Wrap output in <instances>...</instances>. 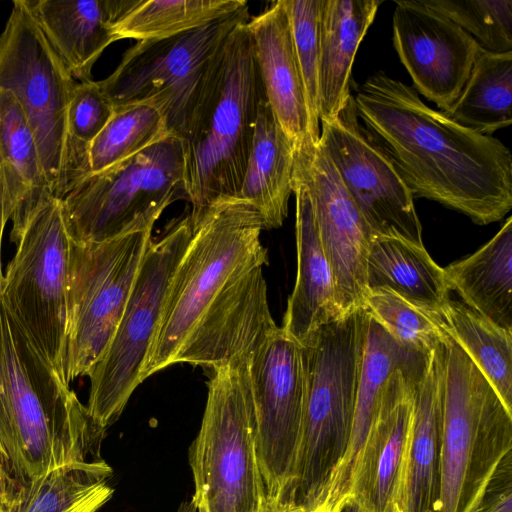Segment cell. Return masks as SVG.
<instances>
[{
    "label": "cell",
    "instance_id": "1",
    "mask_svg": "<svg viewBox=\"0 0 512 512\" xmlns=\"http://www.w3.org/2000/svg\"><path fill=\"white\" fill-rule=\"evenodd\" d=\"M360 121L390 157L415 198L457 210L480 225L512 208V155L426 105L417 91L378 71L353 95Z\"/></svg>",
    "mask_w": 512,
    "mask_h": 512
},
{
    "label": "cell",
    "instance_id": "2",
    "mask_svg": "<svg viewBox=\"0 0 512 512\" xmlns=\"http://www.w3.org/2000/svg\"><path fill=\"white\" fill-rule=\"evenodd\" d=\"M106 430L0 303V456L19 486L102 459Z\"/></svg>",
    "mask_w": 512,
    "mask_h": 512
},
{
    "label": "cell",
    "instance_id": "3",
    "mask_svg": "<svg viewBox=\"0 0 512 512\" xmlns=\"http://www.w3.org/2000/svg\"><path fill=\"white\" fill-rule=\"evenodd\" d=\"M247 22L231 32L212 59L180 136L182 190L192 206L191 222L218 200L238 197L266 100Z\"/></svg>",
    "mask_w": 512,
    "mask_h": 512
},
{
    "label": "cell",
    "instance_id": "4",
    "mask_svg": "<svg viewBox=\"0 0 512 512\" xmlns=\"http://www.w3.org/2000/svg\"><path fill=\"white\" fill-rule=\"evenodd\" d=\"M360 307L328 322L300 345L305 408L295 484L289 505L313 512L348 447L368 333Z\"/></svg>",
    "mask_w": 512,
    "mask_h": 512
},
{
    "label": "cell",
    "instance_id": "5",
    "mask_svg": "<svg viewBox=\"0 0 512 512\" xmlns=\"http://www.w3.org/2000/svg\"><path fill=\"white\" fill-rule=\"evenodd\" d=\"M191 223L192 237L170 281L142 381L173 365L198 320L229 283L268 262L260 240L264 220L249 202L218 200Z\"/></svg>",
    "mask_w": 512,
    "mask_h": 512
},
{
    "label": "cell",
    "instance_id": "6",
    "mask_svg": "<svg viewBox=\"0 0 512 512\" xmlns=\"http://www.w3.org/2000/svg\"><path fill=\"white\" fill-rule=\"evenodd\" d=\"M442 436L436 512H475L505 457L512 453V413L466 353L441 344Z\"/></svg>",
    "mask_w": 512,
    "mask_h": 512
},
{
    "label": "cell",
    "instance_id": "7",
    "mask_svg": "<svg viewBox=\"0 0 512 512\" xmlns=\"http://www.w3.org/2000/svg\"><path fill=\"white\" fill-rule=\"evenodd\" d=\"M213 371L201 426L188 452L192 499L205 512H263L268 502L247 363Z\"/></svg>",
    "mask_w": 512,
    "mask_h": 512
},
{
    "label": "cell",
    "instance_id": "8",
    "mask_svg": "<svg viewBox=\"0 0 512 512\" xmlns=\"http://www.w3.org/2000/svg\"><path fill=\"white\" fill-rule=\"evenodd\" d=\"M181 138L168 134L136 155L82 179L61 200L70 239L103 242L152 230L182 189Z\"/></svg>",
    "mask_w": 512,
    "mask_h": 512
},
{
    "label": "cell",
    "instance_id": "9",
    "mask_svg": "<svg viewBox=\"0 0 512 512\" xmlns=\"http://www.w3.org/2000/svg\"><path fill=\"white\" fill-rule=\"evenodd\" d=\"M191 237L192 223L187 215L171 222L160 239L150 241L118 326L87 375L90 389L86 407L105 429L118 420L143 382L167 290Z\"/></svg>",
    "mask_w": 512,
    "mask_h": 512
},
{
    "label": "cell",
    "instance_id": "10",
    "mask_svg": "<svg viewBox=\"0 0 512 512\" xmlns=\"http://www.w3.org/2000/svg\"><path fill=\"white\" fill-rule=\"evenodd\" d=\"M248 17L246 6L186 32L137 41L98 84L114 109L140 103L155 106L169 132L180 137L212 59Z\"/></svg>",
    "mask_w": 512,
    "mask_h": 512
},
{
    "label": "cell",
    "instance_id": "11",
    "mask_svg": "<svg viewBox=\"0 0 512 512\" xmlns=\"http://www.w3.org/2000/svg\"><path fill=\"white\" fill-rule=\"evenodd\" d=\"M152 230L103 242L71 239L64 376L70 386L104 353L124 312Z\"/></svg>",
    "mask_w": 512,
    "mask_h": 512
},
{
    "label": "cell",
    "instance_id": "12",
    "mask_svg": "<svg viewBox=\"0 0 512 512\" xmlns=\"http://www.w3.org/2000/svg\"><path fill=\"white\" fill-rule=\"evenodd\" d=\"M16 244L3 276L2 303L67 385L64 360L71 240L59 199L52 197L34 213Z\"/></svg>",
    "mask_w": 512,
    "mask_h": 512
},
{
    "label": "cell",
    "instance_id": "13",
    "mask_svg": "<svg viewBox=\"0 0 512 512\" xmlns=\"http://www.w3.org/2000/svg\"><path fill=\"white\" fill-rule=\"evenodd\" d=\"M77 83L24 1L14 0L0 34V89L18 101L59 200L65 195L67 110Z\"/></svg>",
    "mask_w": 512,
    "mask_h": 512
},
{
    "label": "cell",
    "instance_id": "14",
    "mask_svg": "<svg viewBox=\"0 0 512 512\" xmlns=\"http://www.w3.org/2000/svg\"><path fill=\"white\" fill-rule=\"evenodd\" d=\"M247 371L268 506L289 507L305 408L302 347L278 327L253 352Z\"/></svg>",
    "mask_w": 512,
    "mask_h": 512
},
{
    "label": "cell",
    "instance_id": "15",
    "mask_svg": "<svg viewBox=\"0 0 512 512\" xmlns=\"http://www.w3.org/2000/svg\"><path fill=\"white\" fill-rule=\"evenodd\" d=\"M320 123L319 143L374 237L424 247L414 197L360 121L353 94L334 116Z\"/></svg>",
    "mask_w": 512,
    "mask_h": 512
},
{
    "label": "cell",
    "instance_id": "16",
    "mask_svg": "<svg viewBox=\"0 0 512 512\" xmlns=\"http://www.w3.org/2000/svg\"><path fill=\"white\" fill-rule=\"evenodd\" d=\"M294 169L308 187L337 304L344 316L364 306L366 264L374 235L319 141L295 152Z\"/></svg>",
    "mask_w": 512,
    "mask_h": 512
},
{
    "label": "cell",
    "instance_id": "17",
    "mask_svg": "<svg viewBox=\"0 0 512 512\" xmlns=\"http://www.w3.org/2000/svg\"><path fill=\"white\" fill-rule=\"evenodd\" d=\"M393 45L413 88L448 111L461 93L479 44L423 0L395 1Z\"/></svg>",
    "mask_w": 512,
    "mask_h": 512
},
{
    "label": "cell",
    "instance_id": "18",
    "mask_svg": "<svg viewBox=\"0 0 512 512\" xmlns=\"http://www.w3.org/2000/svg\"><path fill=\"white\" fill-rule=\"evenodd\" d=\"M263 266L229 283L198 320L174 358L213 370L248 362L278 326L268 304Z\"/></svg>",
    "mask_w": 512,
    "mask_h": 512
},
{
    "label": "cell",
    "instance_id": "19",
    "mask_svg": "<svg viewBox=\"0 0 512 512\" xmlns=\"http://www.w3.org/2000/svg\"><path fill=\"white\" fill-rule=\"evenodd\" d=\"M427 359L395 370L364 446L351 500L359 512H386L402 489L414 416V381Z\"/></svg>",
    "mask_w": 512,
    "mask_h": 512
},
{
    "label": "cell",
    "instance_id": "20",
    "mask_svg": "<svg viewBox=\"0 0 512 512\" xmlns=\"http://www.w3.org/2000/svg\"><path fill=\"white\" fill-rule=\"evenodd\" d=\"M267 102L294 152L317 144L283 0L247 22Z\"/></svg>",
    "mask_w": 512,
    "mask_h": 512
},
{
    "label": "cell",
    "instance_id": "21",
    "mask_svg": "<svg viewBox=\"0 0 512 512\" xmlns=\"http://www.w3.org/2000/svg\"><path fill=\"white\" fill-rule=\"evenodd\" d=\"M428 356L406 352L369 315L368 333L348 447L339 466L330 478L320 506L342 510L345 504L351 500L361 455L378 417L388 378L395 370L409 368Z\"/></svg>",
    "mask_w": 512,
    "mask_h": 512
},
{
    "label": "cell",
    "instance_id": "22",
    "mask_svg": "<svg viewBox=\"0 0 512 512\" xmlns=\"http://www.w3.org/2000/svg\"><path fill=\"white\" fill-rule=\"evenodd\" d=\"M74 79L92 80V68L117 41L114 26L137 0H23Z\"/></svg>",
    "mask_w": 512,
    "mask_h": 512
},
{
    "label": "cell",
    "instance_id": "23",
    "mask_svg": "<svg viewBox=\"0 0 512 512\" xmlns=\"http://www.w3.org/2000/svg\"><path fill=\"white\" fill-rule=\"evenodd\" d=\"M296 198L297 275L281 328L301 344L322 325L342 317L331 267L322 248L311 196L294 169Z\"/></svg>",
    "mask_w": 512,
    "mask_h": 512
},
{
    "label": "cell",
    "instance_id": "24",
    "mask_svg": "<svg viewBox=\"0 0 512 512\" xmlns=\"http://www.w3.org/2000/svg\"><path fill=\"white\" fill-rule=\"evenodd\" d=\"M442 344V343H441ZM442 436L441 345L414 381V416L404 481L397 505L404 512H436Z\"/></svg>",
    "mask_w": 512,
    "mask_h": 512
},
{
    "label": "cell",
    "instance_id": "25",
    "mask_svg": "<svg viewBox=\"0 0 512 512\" xmlns=\"http://www.w3.org/2000/svg\"><path fill=\"white\" fill-rule=\"evenodd\" d=\"M0 175L4 205L17 243L34 213L53 196L39 149L14 95L0 89Z\"/></svg>",
    "mask_w": 512,
    "mask_h": 512
},
{
    "label": "cell",
    "instance_id": "26",
    "mask_svg": "<svg viewBox=\"0 0 512 512\" xmlns=\"http://www.w3.org/2000/svg\"><path fill=\"white\" fill-rule=\"evenodd\" d=\"M380 0H321L318 95L320 121L334 116L350 91L356 52L373 23Z\"/></svg>",
    "mask_w": 512,
    "mask_h": 512
},
{
    "label": "cell",
    "instance_id": "27",
    "mask_svg": "<svg viewBox=\"0 0 512 512\" xmlns=\"http://www.w3.org/2000/svg\"><path fill=\"white\" fill-rule=\"evenodd\" d=\"M294 148L267 99L261 104L238 198L262 215L265 229L282 226L293 193Z\"/></svg>",
    "mask_w": 512,
    "mask_h": 512
},
{
    "label": "cell",
    "instance_id": "28",
    "mask_svg": "<svg viewBox=\"0 0 512 512\" xmlns=\"http://www.w3.org/2000/svg\"><path fill=\"white\" fill-rule=\"evenodd\" d=\"M368 291L385 289L428 313H438L449 300L444 269L425 247L385 237L371 241L366 264Z\"/></svg>",
    "mask_w": 512,
    "mask_h": 512
},
{
    "label": "cell",
    "instance_id": "29",
    "mask_svg": "<svg viewBox=\"0 0 512 512\" xmlns=\"http://www.w3.org/2000/svg\"><path fill=\"white\" fill-rule=\"evenodd\" d=\"M443 269L464 304L512 331V217L483 247Z\"/></svg>",
    "mask_w": 512,
    "mask_h": 512
},
{
    "label": "cell",
    "instance_id": "30",
    "mask_svg": "<svg viewBox=\"0 0 512 512\" xmlns=\"http://www.w3.org/2000/svg\"><path fill=\"white\" fill-rule=\"evenodd\" d=\"M105 460L67 464L21 486L5 512H97L113 496Z\"/></svg>",
    "mask_w": 512,
    "mask_h": 512
},
{
    "label": "cell",
    "instance_id": "31",
    "mask_svg": "<svg viewBox=\"0 0 512 512\" xmlns=\"http://www.w3.org/2000/svg\"><path fill=\"white\" fill-rule=\"evenodd\" d=\"M433 314L439 326L466 353L512 413V331L466 304L450 299Z\"/></svg>",
    "mask_w": 512,
    "mask_h": 512
},
{
    "label": "cell",
    "instance_id": "32",
    "mask_svg": "<svg viewBox=\"0 0 512 512\" xmlns=\"http://www.w3.org/2000/svg\"><path fill=\"white\" fill-rule=\"evenodd\" d=\"M512 51L495 53L479 46L469 77L445 113L484 135L512 123Z\"/></svg>",
    "mask_w": 512,
    "mask_h": 512
},
{
    "label": "cell",
    "instance_id": "33",
    "mask_svg": "<svg viewBox=\"0 0 512 512\" xmlns=\"http://www.w3.org/2000/svg\"><path fill=\"white\" fill-rule=\"evenodd\" d=\"M248 6L242 0H137L115 24L116 40L170 37Z\"/></svg>",
    "mask_w": 512,
    "mask_h": 512
},
{
    "label": "cell",
    "instance_id": "34",
    "mask_svg": "<svg viewBox=\"0 0 512 512\" xmlns=\"http://www.w3.org/2000/svg\"><path fill=\"white\" fill-rule=\"evenodd\" d=\"M169 132L164 117L148 103L114 109L89 150L91 173L102 171L143 151Z\"/></svg>",
    "mask_w": 512,
    "mask_h": 512
},
{
    "label": "cell",
    "instance_id": "35",
    "mask_svg": "<svg viewBox=\"0 0 512 512\" xmlns=\"http://www.w3.org/2000/svg\"><path fill=\"white\" fill-rule=\"evenodd\" d=\"M114 113V106L98 82H78L66 119L65 195L91 174L89 150ZM64 195V196H65Z\"/></svg>",
    "mask_w": 512,
    "mask_h": 512
},
{
    "label": "cell",
    "instance_id": "36",
    "mask_svg": "<svg viewBox=\"0 0 512 512\" xmlns=\"http://www.w3.org/2000/svg\"><path fill=\"white\" fill-rule=\"evenodd\" d=\"M363 307L408 353L428 356L448 336L433 313L413 306L391 291L369 290Z\"/></svg>",
    "mask_w": 512,
    "mask_h": 512
},
{
    "label": "cell",
    "instance_id": "37",
    "mask_svg": "<svg viewBox=\"0 0 512 512\" xmlns=\"http://www.w3.org/2000/svg\"><path fill=\"white\" fill-rule=\"evenodd\" d=\"M466 31L485 50L512 51V0H423Z\"/></svg>",
    "mask_w": 512,
    "mask_h": 512
},
{
    "label": "cell",
    "instance_id": "38",
    "mask_svg": "<svg viewBox=\"0 0 512 512\" xmlns=\"http://www.w3.org/2000/svg\"><path fill=\"white\" fill-rule=\"evenodd\" d=\"M289 16L295 53L304 85L312 133L320 137L318 61L321 0H283Z\"/></svg>",
    "mask_w": 512,
    "mask_h": 512
},
{
    "label": "cell",
    "instance_id": "39",
    "mask_svg": "<svg viewBox=\"0 0 512 512\" xmlns=\"http://www.w3.org/2000/svg\"><path fill=\"white\" fill-rule=\"evenodd\" d=\"M475 512H512V453L498 466Z\"/></svg>",
    "mask_w": 512,
    "mask_h": 512
},
{
    "label": "cell",
    "instance_id": "40",
    "mask_svg": "<svg viewBox=\"0 0 512 512\" xmlns=\"http://www.w3.org/2000/svg\"><path fill=\"white\" fill-rule=\"evenodd\" d=\"M18 490L19 485L9 473L0 456V512L6 511Z\"/></svg>",
    "mask_w": 512,
    "mask_h": 512
},
{
    "label": "cell",
    "instance_id": "41",
    "mask_svg": "<svg viewBox=\"0 0 512 512\" xmlns=\"http://www.w3.org/2000/svg\"><path fill=\"white\" fill-rule=\"evenodd\" d=\"M9 221L6 211H5V205H4V190H3V183L2 178L0 175V303H1V291H2V281H3V275H2V269H1V242L3 237V232L6 223Z\"/></svg>",
    "mask_w": 512,
    "mask_h": 512
},
{
    "label": "cell",
    "instance_id": "42",
    "mask_svg": "<svg viewBox=\"0 0 512 512\" xmlns=\"http://www.w3.org/2000/svg\"><path fill=\"white\" fill-rule=\"evenodd\" d=\"M177 512H205V511L198 508L196 506L195 502L193 501V499L191 498L190 500L181 503Z\"/></svg>",
    "mask_w": 512,
    "mask_h": 512
},
{
    "label": "cell",
    "instance_id": "43",
    "mask_svg": "<svg viewBox=\"0 0 512 512\" xmlns=\"http://www.w3.org/2000/svg\"><path fill=\"white\" fill-rule=\"evenodd\" d=\"M263 512H299L289 507H272L268 506Z\"/></svg>",
    "mask_w": 512,
    "mask_h": 512
},
{
    "label": "cell",
    "instance_id": "44",
    "mask_svg": "<svg viewBox=\"0 0 512 512\" xmlns=\"http://www.w3.org/2000/svg\"><path fill=\"white\" fill-rule=\"evenodd\" d=\"M342 512H359V508L353 500H349L345 504Z\"/></svg>",
    "mask_w": 512,
    "mask_h": 512
},
{
    "label": "cell",
    "instance_id": "45",
    "mask_svg": "<svg viewBox=\"0 0 512 512\" xmlns=\"http://www.w3.org/2000/svg\"><path fill=\"white\" fill-rule=\"evenodd\" d=\"M342 510H333V509L327 508L325 506H320L313 512H342Z\"/></svg>",
    "mask_w": 512,
    "mask_h": 512
},
{
    "label": "cell",
    "instance_id": "46",
    "mask_svg": "<svg viewBox=\"0 0 512 512\" xmlns=\"http://www.w3.org/2000/svg\"><path fill=\"white\" fill-rule=\"evenodd\" d=\"M386 512H404L396 503L391 505Z\"/></svg>",
    "mask_w": 512,
    "mask_h": 512
}]
</instances>
